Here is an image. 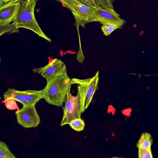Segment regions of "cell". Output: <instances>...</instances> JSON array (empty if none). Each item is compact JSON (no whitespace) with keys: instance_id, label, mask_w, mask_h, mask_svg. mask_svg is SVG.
<instances>
[{"instance_id":"21","label":"cell","mask_w":158,"mask_h":158,"mask_svg":"<svg viewBox=\"0 0 158 158\" xmlns=\"http://www.w3.org/2000/svg\"><path fill=\"white\" fill-rule=\"evenodd\" d=\"M131 110L130 108H128L124 110V112H125L124 114L127 116H130L131 114Z\"/></svg>"},{"instance_id":"13","label":"cell","mask_w":158,"mask_h":158,"mask_svg":"<svg viewBox=\"0 0 158 158\" xmlns=\"http://www.w3.org/2000/svg\"><path fill=\"white\" fill-rule=\"evenodd\" d=\"M0 35L6 33L11 34L13 33H18L19 30L14 24L13 23L5 26H1Z\"/></svg>"},{"instance_id":"5","label":"cell","mask_w":158,"mask_h":158,"mask_svg":"<svg viewBox=\"0 0 158 158\" xmlns=\"http://www.w3.org/2000/svg\"><path fill=\"white\" fill-rule=\"evenodd\" d=\"M71 10L76 21V25L84 27L85 25L89 23L94 9L86 6L76 0H62Z\"/></svg>"},{"instance_id":"3","label":"cell","mask_w":158,"mask_h":158,"mask_svg":"<svg viewBox=\"0 0 158 158\" xmlns=\"http://www.w3.org/2000/svg\"><path fill=\"white\" fill-rule=\"evenodd\" d=\"M73 84L78 85L77 89L81 103V112L87 109L91 102L93 96L98 89L99 81V72L98 71L93 77L81 79H72Z\"/></svg>"},{"instance_id":"10","label":"cell","mask_w":158,"mask_h":158,"mask_svg":"<svg viewBox=\"0 0 158 158\" xmlns=\"http://www.w3.org/2000/svg\"><path fill=\"white\" fill-rule=\"evenodd\" d=\"M66 69L65 63L57 58L54 59L46 65L32 69L34 73L40 74L46 80Z\"/></svg>"},{"instance_id":"1","label":"cell","mask_w":158,"mask_h":158,"mask_svg":"<svg viewBox=\"0 0 158 158\" xmlns=\"http://www.w3.org/2000/svg\"><path fill=\"white\" fill-rule=\"evenodd\" d=\"M46 81V86L41 90L42 98L49 104L63 107L67 90L73 84L67 69Z\"/></svg>"},{"instance_id":"16","label":"cell","mask_w":158,"mask_h":158,"mask_svg":"<svg viewBox=\"0 0 158 158\" xmlns=\"http://www.w3.org/2000/svg\"><path fill=\"white\" fill-rule=\"evenodd\" d=\"M16 101L13 99L7 98L4 99V100L2 101V103H4L6 107L9 110H19V109Z\"/></svg>"},{"instance_id":"2","label":"cell","mask_w":158,"mask_h":158,"mask_svg":"<svg viewBox=\"0 0 158 158\" xmlns=\"http://www.w3.org/2000/svg\"><path fill=\"white\" fill-rule=\"evenodd\" d=\"M37 1L29 0L21 2V6L13 23L18 28L29 29L49 42L51 40L42 31L36 21L34 10Z\"/></svg>"},{"instance_id":"6","label":"cell","mask_w":158,"mask_h":158,"mask_svg":"<svg viewBox=\"0 0 158 158\" xmlns=\"http://www.w3.org/2000/svg\"><path fill=\"white\" fill-rule=\"evenodd\" d=\"M4 99L7 98L13 99L23 105V106L35 104L42 98L41 90L28 89L20 91L14 88H9L4 93Z\"/></svg>"},{"instance_id":"4","label":"cell","mask_w":158,"mask_h":158,"mask_svg":"<svg viewBox=\"0 0 158 158\" xmlns=\"http://www.w3.org/2000/svg\"><path fill=\"white\" fill-rule=\"evenodd\" d=\"M70 86L68 89L65 99V106L63 107V115L60 123L61 126L69 124L73 120L81 118L82 109L79 93L76 96L70 93Z\"/></svg>"},{"instance_id":"14","label":"cell","mask_w":158,"mask_h":158,"mask_svg":"<svg viewBox=\"0 0 158 158\" xmlns=\"http://www.w3.org/2000/svg\"><path fill=\"white\" fill-rule=\"evenodd\" d=\"M122 27L118 25L109 23H105L102 24L101 29L104 35H109L114 31Z\"/></svg>"},{"instance_id":"22","label":"cell","mask_w":158,"mask_h":158,"mask_svg":"<svg viewBox=\"0 0 158 158\" xmlns=\"http://www.w3.org/2000/svg\"><path fill=\"white\" fill-rule=\"evenodd\" d=\"M4 4L3 0H0V7L3 6Z\"/></svg>"},{"instance_id":"15","label":"cell","mask_w":158,"mask_h":158,"mask_svg":"<svg viewBox=\"0 0 158 158\" xmlns=\"http://www.w3.org/2000/svg\"><path fill=\"white\" fill-rule=\"evenodd\" d=\"M69 124L73 129L78 131L83 130L85 126L84 120L81 118L73 120Z\"/></svg>"},{"instance_id":"11","label":"cell","mask_w":158,"mask_h":158,"mask_svg":"<svg viewBox=\"0 0 158 158\" xmlns=\"http://www.w3.org/2000/svg\"><path fill=\"white\" fill-rule=\"evenodd\" d=\"M153 140L151 135L148 133H143L136 144L138 148H151Z\"/></svg>"},{"instance_id":"9","label":"cell","mask_w":158,"mask_h":158,"mask_svg":"<svg viewBox=\"0 0 158 158\" xmlns=\"http://www.w3.org/2000/svg\"><path fill=\"white\" fill-rule=\"evenodd\" d=\"M21 2H8L0 7V25H7L13 22L19 10Z\"/></svg>"},{"instance_id":"23","label":"cell","mask_w":158,"mask_h":158,"mask_svg":"<svg viewBox=\"0 0 158 158\" xmlns=\"http://www.w3.org/2000/svg\"><path fill=\"white\" fill-rule=\"evenodd\" d=\"M36 1H37V0H35ZM58 0V1H59L61 2H62V0Z\"/></svg>"},{"instance_id":"20","label":"cell","mask_w":158,"mask_h":158,"mask_svg":"<svg viewBox=\"0 0 158 158\" xmlns=\"http://www.w3.org/2000/svg\"><path fill=\"white\" fill-rule=\"evenodd\" d=\"M29 0H3L4 3L8 2L15 3L17 2H22L24 1H27Z\"/></svg>"},{"instance_id":"18","label":"cell","mask_w":158,"mask_h":158,"mask_svg":"<svg viewBox=\"0 0 158 158\" xmlns=\"http://www.w3.org/2000/svg\"><path fill=\"white\" fill-rule=\"evenodd\" d=\"M138 156L139 158H152L151 148H138Z\"/></svg>"},{"instance_id":"19","label":"cell","mask_w":158,"mask_h":158,"mask_svg":"<svg viewBox=\"0 0 158 158\" xmlns=\"http://www.w3.org/2000/svg\"><path fill=\"white\" fill-rule=\"evenodd\" d=\"M83 4L91 7L96 9L99 7L98 0H76Z\"/></svg>"},{"instance_id":"12","label":"cell","mask_w":158,"mask_h":158,"mask_svg":"<svg viewBox=\"0 0 158 158\" xmlns=\"http://www.w3.org/2000/svg\"><path fill=\"white\" fill-rule=\"evenodd\" d=\"M10 151L6 144L3 142L0 141V158H16Z\"/></svg>"},{"instance_id":"7","label":"cell","mask_w":158,"mask_h":158,"mask_svg":"<svg viewBox=\"0 0 158 158\" xmlns=\"http://www.w3.org/2000/svg\"><path fill=\"white\" fill-rule=\"evenodd\" d=\"M35 105L23 106L22 109L15 112L17 123L25 128L36 127L40 123Z\"/></svg>"},{"instance_id":"8","label":"cell","mask_w":158,"mask_h":158,"mask_svg":"<svg viewBox=\"0 0 158 158\" xmlns=\"http://www.w3.org/2000/svg\"><path fill=\"white\" fill-rule=\"evenodd\" d=\"M93 22H100L102 24L109 23L122 27L126 21L120 18V15L114 10H108L98 7L95 9L89 20V23Z\"/></svg>"},{"instance_id":"17","label":"cell","mask_w":158,"mask_h":158,"mask_svg":"<svg viewBox=\"0 0 158 158\" xmlns=\"http://www.w3.org/2000/svg\"><path fill=\"white\" fill-rule=\"evenodd\" d=\"M99 7L108 10H114L113 3L114 0H98Z\"/></svg>"}]
</instances>
